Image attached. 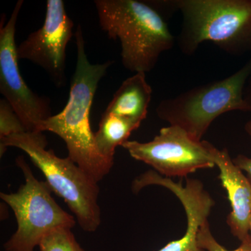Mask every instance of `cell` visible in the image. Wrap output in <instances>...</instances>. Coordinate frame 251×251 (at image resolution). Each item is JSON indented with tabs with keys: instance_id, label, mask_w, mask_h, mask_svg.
Here are the masks:
<instances>
[{
	"instance_id": "8",
	"label": "cell",
	"mask_w": 251,
	"mask_h": 251,
	"mask_svg": "<svg viewBox=\"0 0 251 251\" xmlns=\"http://www.w3.org/2000/svg\"><path fill=\"white\" fill-rule=\"evenodd\" d=\"M23 4L16 3L8 22L5 15L0 24V92L21 118L27 131H35L41 122L51 115L49 99L38 95L23 80L16 44V23Z\"/></svg>"
},
{
	"instance_id": "9",
	"label": "cell",
	"mask_w": 251,
	"mask_h": 251,
	"mask_svg": "<svg viewBox=\"0 0 251 251\" xmlns=\"http://www.w3.org/2000/svg\"><path fill=\"white\" fill-rule=\"evenodd\" d=\"M74 27L64 1L49 0L44 24L18 46V59L44 69L58 87L65 85L67 47L74 35Z\"/></svg>"
},
{
	"instance_id": "15",
	"label": "cell",
	"mask_w": 251,
	"mask_h": 251,
	"mask_svg": "<svg viewBox=\"0 0 251 251\" xmlns=\"http://www.w3.org/2000/svg\"><path fill=\"white\" fill-rule=\"evenodd\" d=\"M27 132L21 118L6 99L0 100V139Z\"/></svg>"
},
{
	"instance_id": "14",
	"label": "cell",
	"mask_w": 251,
	"mask_h": 251,
	"mask_svg": "<svg viewBox=\"0 0 251 251\" xmlns=\"http://www.w3.org/2000/svg\"><path fill=\"white\" fill-rule=\"evenodd\" d=\"M72 229L67 227L54 229L41 241L39 251H85Z\"/></svg>"
},
{
	"instance_id": "7",
	"label": "cell",
	"mask_w": 251,
	"mask_h": 251,
	"mask_svg": "<svg viewBox=\"0 0 251 251\" xmlns=\"http://www.w3.org/2000/svg\"><path fill=\"white\" fill-rule=\"evenodd\" d=\"M209 143L194 140L183 128L170 125L161 128L151 141L127 140L122 147L134 159L152 167L158 174L168 178L183 177L198 169L215 166Z\"/></svg>"
},
{
	"instance_id": "11",
	"label": "cell",
	"mask_w": 251,
	"mask_h": 251,
	"mask_svg": "<svg viewBox=\"0 0 251 251\" xmlns=\"http://www.w3.org/2000/svg\"><path fill=\"white\" fill-rule=\"evenodd\" d=\"M209 151L220 171L219 179L228 194L232 211L227 224L234 237L242 242L250 234L251 183L229 156L228 150H218L209 143Z\"/></svg>"
},
{
	"instance_id": "4",
	"label": "cell",
	"mask_w": 251,
	"mask_h": 251,
	"mask_svg": "<svg viewBox=\"0 0 251 251\" xmlns=\"http://www.w3.org/2000/svg\"><path fill=\"white\" fill-rule=\"evenodd\" d=\"M182 16L180 50L193 55L210 41L233 55L251 50V0H172Z\"/></svg>"
},
{
	"instance_id": "6",
	"label": "cell",
	"mask_w": 251,
	"mask_h": 251,
	"mask_svg": "<svg viewBox=\"0 0 251 251\" xmlns=\"http://www.w3.org/2000/svg\"><path fill=\"white\" fill-rule=\"evenodd\" d=\"M16 163L24 175V184L17 192L0 193L1 201L14 211L18 225L16 232L5 242L4 249L6 251H34L54 229H72L76 221L54 201L47 182L36 179L24 156H18Z\"/></svg>"
},
{
	"instance_id": "19",
	"label": "cell",
	"mask_w": 251,
	"mask_h": 251,
	"mask_svg": "<svg viewBox=\"0 0 251 251\" xmlns=\"http://www.w3.org/2000/svg\"><path fill=\"white\" fill-rule=\"evenodd\" d=\"M244 129H245L247 134L249 135V137L251 138V120H249V122L246 123L245 126H244Z\"/></svg>"
},
{
	"instance_id": "5",
	"label": "cell",
	"mask_w": 251,
	"mask_h": 251,
	"mask_svg": "<svg viewBox=\"0 0 251 251\" xmlns=\"http://www.w3.org/2000/svg\"><path fill=\"white\" fill-rule=\"evenodd\" d=\"M251 75V57L229 76L197 86L173 98L161 100L158 117L170 125L183 128L193 139L201 141L211 123L229 111L251 112L244 91Z\"/></svg>"
},
{
	"instance_id": "10",
	"label": "cell",
	"mask_w": 251,
	"mask_h": 251,
	"mask_svg": "<svg viewBox=\"0 0 251 251\" xmlns=\"http://www.w3.org/2000/svg\"><path fill=\"white\" fill-rule=\"evenodd\" d=\"M158 185L168 188L176 196L184 207L187 217L186 233L178 240L173 241L158 251H205L200 247L198 234L201 226L208 221L214 206V200L204 189L201 181L186 179L185 186L168 177H163L154 171H148L135 178L132 191L138 193L143 188Z\"/></svg>"
},
{
	"instance_id": "13",
	"label": "cell",
	"mask_w": 251,
	"mask_h": 251,
	"mask_svg": "<svg viewBox=\"0 0 251 251\" xmlns=\"http://www.w3.org/2000/svg\"><path fill=\"white\" fill-rule=\"evenodd\" d=\"M140 126L128 119L104 112L99 129L94 133L96 147L99 153L109 161L114 162L117 147L122 146Z\"/></svg>"
},
{
	"instance_id": "2",
	"label": "cell",
	"mask_w": 251,
	"mask_h": 251,
	"mask_svg": "<svg viewBox=\"0 0 251 251\" xmlns=\"http://www.w3.org/2000/svg\"><path fill=\"white\" fill-rule=\"evenodd\" d=\"M100 27L110 39L120 41L124 67L148 73L163 52L173 49L174 36L163 15L149 1L96 0Z\"/></svg>"
},
{
	"instance_id": "3",
	"label": "cell",
	"mask_w": 251,
	"mask_h": 251,
	"mask_svg": "<svg viewBox=\"0 0 251 251\" xmlns=\"http://www.w3.org/2000/svg\"><path fill=\"white\" fill-rule=\"evenodd\" d=\"M47 146L43 132H25L0 139V156L8 148L24 151L44 174L52 192L67 204L81 228L95 232L101 222L98 181L69 156L60 158L53 150H46Z\"/></svg>"
},
{
	"instance_id": "16",
	"label": "cell",
	"mask_w": 251,
	"mask_h": 251,
	"mask_svg": "<svg viewBox=\"0 0 251 251\" xmlns=\"http://www.w3.org/2000/svg\"><path fill=\"white\" fill-rule=\"evenodd\" d=\"M237 249L229 251L221 246L211 234L208 221L201 226L198 234V244L200 247L207 251H251V234L242 242Z\"/></svg>"
},
{
	"instance_id": "20",
	"label": "cell",
	"mask_w": 251,
	"mask_h": 251,
	"mask_svg": "<svg viewBox=\"0 0 251 251\" xmlns=\"http://www.w3.org/2000/svg\"><path fill=\"white\" fill-rule=\"evenodd\" d=\"M250 234H251V218L250 221Z\"/></svg>"
},
{
	"instance_id": "17",
	"label": "cell",
	"mask_w": 251,
	"mask_h": 251,
	"mask_svg": "<svg viewBox=\"0 0 251 251\" xmlns=\"http://www.w3.org/2000/svg\"><path fill=\"white\" fill-rule=\"evenodd\" d=\"M234 164L247 173V176L251 183V158L245 155L239 154L232 159Z\"/></svg>"
},
{
	"instance_id": "12",
	"label": "cell",
	"mask_w": 251,
	"mask_h": 251,
	"mask_svg": "<svg viewBox=\"0 0 251 251\" xmlns=\"http://www.w3.org/2000/svg\"><path fill=\"white\" fill-rule=\"evenodd\" d=\"M145 73H136L122 82L105 112L141 125L148 115L152 90Z\"/></svg>"
},
{
	"instance_id": "1",
	"label": "cell",
	"mask_w": 251,
	"mask_h": 251,
	"mask_svg": "<svg viewBox=\"0 0 251 251\" xmlns=\"http://www.w3.org/2000/svg\"><path fill=\"white\" fill-rule=\"evenodd\" d=\"M75 36L76 67L67 105L59 113L41 122L35 131H49L58 135L67 145L68 156L99 182L110 173L114 162L104 158L97 150L91 128L90 111L99 82L112 62L90 63L80 25Z\"/></svg>"
},
{
	"instance_id": "18",
	"label": "cell",
	"mask_w": 251,
	"mask_h": 251,
	"mask_svg": "<svg viewBox=\"0 0 251 251\" xmlns=\"http://www.w3.org/2000/svg\"><path fill=\"white\" fill-rule=\"evenodd\" d=\"M244 99L251 109V75L249 77L244 91Z\"/></svg>"
}]
</instances>
